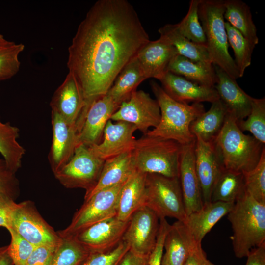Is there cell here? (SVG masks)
Returning a JSON list of instances; mask_svg holds the SVG:
<instances>
[{"mask_svg":"<svg viewBox=\"0 0 265 265\" xmlns=\"http://www.w3.org/2000/svg\"><path fill=\"white\" fill-rule=\"evenodd\" d=\"M167 71L207 87H214L217 81L212 63L193 60L179 54L172 59Z\"/></svg>","mask_w":265,"mask_h":265,"instance_id":"cell-26","label":"cell"},{"mask_svg":"<svg viewBox=\"0 0 265 265\" xmlns=\"http://www.w3.org/2000/svg\"><path fill=\"white\" fill-rule=\"evenodd\" d=\"M195 168L204 205L211 202L213 187L224 167L213 142L196 138L194 147Z\"/></svg>","mask_w":265,"mask_h":265,"instance_id":"cell-18","label":"cell"},{"mask_svg":"<svg viewBox=\"0 0 265 265\" xmlns=\"http://www.w3.org/2000/svg\"><path fill=\"white\" fill-rule=\"evenodd\" d=\"M148 258L149 256H141L129 250L119 265H148Z\"/></svg>","mask_w":265,"mask_h":265,"instance_id":"cell-48","label":"cell"},{"mask_svg":"<svg viewBox=\"0 0 265 265\" xmlns=\"http://www.w3.org/2000/svg\"><path fill=\"white\" fill-rule=\"evenodd\" d=\"M86 99L79 83L70 73L56 89L50 103L52 112L79 128Z\"/></svg>","mask_w":265,"mask_h":265,"instance_id":"cell-16","label":"cell"},{"mask_svg":"<svg viewBox=\"0 0 265 265\" xmlns=\"http://www.w3.org/2000/svg\"><path fill=\"white\" fill-rule=\"evenodd\" d=\"M147 174L135 170L128 178L121 190L116 217L127 221L131 215L144 206Z\"/></svg>","mask_w":265,"mask_h":265,"instance_id":"cell-25","label":"cell"},{"mask_svg":"<svg viewBox=\"0 0 265 265\" xmlns=\"http://www.w3.org/2000/svg\"><path fill=\"white\" fill-rule=\"evenodd\" d=\"M150 40L126 0H99L79 25L68 48L69 72L86 101L107 93L124 67Z\"/></svg>","mask_w":265,"mask_h":265,"instance_id":"cell-1","label":"cell"},{"mask_svg":"<svg viewBox=\"0 0 265 265\" xmlns=\"http://www.w3.org/2000/svg\"><path fill=\"white\" fill-rule=\"evenodd\" d=\"M119 106L107 94L86 101L85 115L78 133V145L90 147L99 144L107 121Z\"/></svg>","mask_w":265,"mask_h":265,"instance_id":"cell-14","label":"cell"},{"mask_svg":"<svg viewBox=\"0 0 265 265\" xmlns=\"http://www.w3.org/2000/svg\"><path fill=\"white\" fill-rule=\"evenodd\" d=\"M159 80L164 91L179 102L212 103L219 99L214 87L199 85L169 72L164 74Z\"/></svg>","mask_w":265,"mask_h":265,"instance_id":"cell-21","label":"cell"},{"mask_svg":"<svg viewBox=\"0 0 265 265\" xmlns=\"http://www.w3.org/2000/svg\"><path fill=\"white\" fill-rule=\"evenodd\" d=\"M135 170L132 151L105 160L97 183L91 190L85 192L84 200L102 189L124 182Z\"/></svg>","mask_w":265,"mask_h":265,"instance_id":"cell-24","label":"cell"},{"mask_svg":"<svg viewBox=\"0 0 265 265\" xmlns=\"http://www.w3.org/2000/svg\"><path fill=\"white\" fill-rule=\"evenodd\" d=\"M243 175L245 191L256 201L265 205V150L256 167Z\"/></svg>","mask_w":265,"mask_h":265,"instance_id":"cell-39","label":"cell"},{"mask_svg":"<svg viewBox=\"0 0 265 265\" xmlns=\"http://www.w3.org/2000/svg\"><path fill=\"white\" fill-rule=\"evenodd\" d=\"M0 265H13L8 251V245L0 247Z\"/></svg>","mask_w":265,"mask_h":265,"instance_id":"cell-49","label":"cell"},{"mask_svg":"<svg viewBox=\"0 0 265 265\" xmlns=\"http://www.w3.org/2000/svg\"><path fill=\"white\" fill-rule=\"evenodd\" d=\"M60 238L54 253L52 265H81L89 252L74 236Z\"/></svg>","mask_w":265,"mask_h":265,"instance_id":"cell-34","label":"cell"},{"mask_svg":"<svg viewBox=\"0 0 265 265\" xmlns=\"http://www.w3.org/2000/svg\"><path fill=\"white\" fill-rule=\"evenodd\" d=\"M227 114L226 108L219 99L212 103L208 111L192 121L190 131L195 138L206 142H212L222 129Z\"/></svg>","mask_w":265,"mask_h":265,"instance_id":"cell-28","label":"cell"},{"mask_svg":"<svg viewBox=\"0 0 265 265\" xmlns=\"http://www.w3.org/2000/svg\"><path fill=\"white\" fill-rule=\"evenodd\" d=\"M137 130L131 123L109 120L104 129L101 142L89 147L98 158L105 161L124 153L132 151L136 139L133 134Z\"/></svg>","mask_w":265,"mask_h":265,"instance_id":"cell-17","label":"cell"},{"mask_svg":"<svg viewBox=\"0 0 265 265\" xmlns=\"http://www.w3.org/2000/svg\"><path fill=\"white\" fill-rule=\"evenodd\" d=\"M150 85L159 105L161 116L157 126L144 134L172 140L182 146L194 142L196 138L189 127L192 121L205 112L204 105L178 102L155 81H151Z\"/></svg>","mask_w":265,"mask_h":265,"instance_id":"cell-2","label":"cell"},{"mask_svg":"<svg viewBox=\"0 0 265 265\" xmlns=\"http://www.w3.org/2000/svg\"><path fill=\"white\" fill-rule=\"evenodd\" d=\"M209 262L201 245H197L190 249L183 265H209Z\"/></svg>","mask_w":265,"mask_h":265,"instance_id":"cell-46","label":"cell"},{"mask_svg":"<svg viewBox=\"0 0 265 265\" xmlns=\"http://www.w3.org/2000/svg\"><path fill=\"white\" fill-rule=\"evenodd\" d=\"M10 229L35 246L56 248L61 239L57 232L46 222L29 200L17 203Z\"/></svg>","mask_w":265,"mask_h":265,"instance_id":"cell-10","label":"cell"},{"mask_svg":"<svg viewBox=\"0 0 265 265\" xmlns=\"http://www.w3.org/2000/svg\"><path fill=\"white\" fill-rule=\"evenodd\" d=\"M199 1L200 0H191L186 15L175 25L178 31L188 39L206 46V37L198 15Z\"/></svg>","mask_w":265,"mask_h":265,"instance_id":"cell-37","label":"cell"},{"mask_svg":"<svg viewBox=\"0 0 265 265\" xmlns=\"http://www.w3.org/2000/svg\"><path fill=\"white\" fill-rule=\"evenodd\" d=\"M235 203L212 202L186 216L183 224L188 234L198 244L205 235L232 209Z\"/></svg>","mask_w":265,"mask_h":265,"instance_id":"cell-23","label":"cell"},{"mask_svg":"<svg viewBox=\"0 0 265 265\" xmlns=\"http://www.w3.org/2000/svg\"><path fill=\"white\" fill-rule=\"evenodd\" d=\"M8 231L11 236L8 251L13 265H26L35 246L21 237L14 230L9 229Z\"/></svg>","mask_w":265,"mask_h":265,"instance_id":"cell-41","label":"cell"},{"mask_svg":"<svg viewBox=\"0 0 265 265\" xmlns=\"http://www.w3.org/2000/svg\"><path fill=\"white\" fill-rule=\"evenodd\" d=\"M7 41V40H6L4 38L3 36L0 34V43L5 42H6Z\"/></svg>","mask_w":265,"mask_h":265,"instance_id":"cell-50","label":"cell"},{"mask_svg":"<svg viewBox=\"0 0 265 265\" xmlns=\"http://www.w3.org/2000/svg\"><path fill=\"white\" fill-rule=\"evenodd\" d=\"M15 174L8 167L4 159L0 158V193L14 200L20 192L19 183Z\"/></svg>","mask_w":265,"mask_h":265,"instance_id":"cell-42","label":"cell"},{"mask_svg":"<svg viewBox=\"0 0 265 265\" xmlns=\"http://www.w3.org/2000/svg\"><path fill=\"white\" fill-rule=\"evenodd\" d=\"M146 79L144 72L135 57L122 70L106 94L120 106Z\"/></svg>","mask_w":265,"mask_h":265,"instance_id":"cell-29","label":"cell"},{"mask_svg":"<svg viewBox=\"0 0 265 265\" xmlns=\"http://www.w3.org/2000/svg\"><path fill=\"white\" fill-rule=\"evenodd\" d=\"M246 120L237 122L240 130L249 132L262 143H265V98H253L250 112Z\"/></svg>","mask_w":265,"mask_h":265,"instance_id":"cell-36","label":"cell"},{"mask_svg":"<svg viewBox=\"0 0 265 265\" xmlns=\"http://www.w3.org/2000/svg\"><path fill=\"white\" fill-rule=\"evenodd\" d=\"M209 265H215L210 261Z\"/></svg>","mask_w":265,"mask_h":265,"instance_id":"cell-51","label":"cell"},{"mask_svg":"<svg viewBox=\"0 0 265 265\" xmlns=\"http://www.w3.org/2000/svg\"><path fill=\"white\" fill-rule=\"evenodd\" d=\"M159 226L157 214L148 207L142 206L130 217L122 240L130 251L149 256L156 245Z\"/></svg>","mask_w":265,"mask_h":265,"instance_id":"cell-11","label":"cell"},{"mask_svg":"<svg viewBox=\"0 0 265 265\" xmlns=\"http://www.w3.org/2000/svg\"><path fill=\"white\" fill-rule=\"evenodd\" d=\"M197 245L186 230L182 221L170 225L166 234L161 263L165 265H183L189 251Z\"/></svg>","mask_w":265,"mask_h":265,"instance_id":"cell-27","label":"cell"},{"mask_svg":"<svg viewBox=\"0 0 265 265\" xmlns=\"http://www.w3.org/2000/svg\"><path fill=\"white\" fill-rule=\"evenodd\" d=\"M19 129L0 117V154L8 167L14 173L21 168L25 148L18 142Z\"/></svg>","mask_w":265,"mask_h":265,"instance_id":"cell-32","label":"cell"},{"mask_svg":"<svg viewBox=\"0 0 265 265\" xmlns=\"http://www.w3.org/2000/svg\"><path fill=\"white\" fill-rule=\"evenodd\" d=\"M224 18L254 48L259 43L250 7L241 0H224Z\"/></svg>","mask_w":265,"mask_h":265,"instance_id":"cell-30","label":"cell"},{"mask_svg":"<svg viewBox=\"0 0 265 265\" xmlns=\"http://www.w3.org/2000/svg\"><path fill=\"white\" fill-rule=\"evenodd\" d=\"M161 265H165L161 263Z\"/></svg>","mask_w":265,"mask_h":265,"instance_id":"cell-52","label":"cell"},{"mask_svg":"<svg viewBox=\"0 0 265 265\" xmlns=\"http://www.w3.org/2000/svg\"><path fill=\"white\" fill-rule=\"evenodd\" d=\"M17 204L13 198L0 193V227L7 230L11 228L12 216Z\"/></svg>","mask_w":265,"mask_h":265,"instance_id":"cell-44","label":"cell"},{"mask_svg":"<svg viewBox=\"0 0 265 265\" xmlns=\"http://www.w3.org/2000/svg\"><path fill=\"white\" fill-rule=\"evenodd\" d=\"M129 250L128 244L122 240L110 250L90 252L81 265H119Z\"/></svg>","mask_w":265,"mask_h":265,"instance_id":"cell-40","label":"cell"},{"mask_svg":"<svg viewBox=\"0 0 265 265\" xmlns=\"http://www.w3.org/2000/svg\"><path fill=\"white\" fill-rule=\"evenodd\" d=\"M177 54L172 45L159 37L157 40L148 42L140 49L136 57L146 78L159 80L168 72L170 62Z\"/></svg>","mask_w":265,"mask_h":265,"instance_id":"cell-22","label":"cell"},{"mask_svg":"<svg viewBox=\"0 0 265 265\" xmlns=\"http://www.w3.org/2000/svg\"><path fill=\"white\" fill-rule=\"evenodd\" d=\"M22 43L7 41L0 43V81L9 79L19 70V56L24 50Z\"/></svg>","mask_w":265,"mask_h":265,"instance_id":"cell-38","label":"cell"},{"mask_svg":"<svg viewBox=\"0 0 265 265\" xmlns=\"http://www.w3.org/2000/svg\"><path fill=\"white\" fill-rule=\"evenodd\" d=\"M160 116L157 101L143 90H136L120 104L110 119L133 124L144 134L149 128L157 126Z\"/></svg>","mask_w":265,"mask_h":265,"instance_id":"cell-12","label":"cell"},{"mask_svg":"<svg viewBox=\"0 0 265 265\" xmlns=\"http://www.w3.org/2000/svg\"><path fill=\"white\" fill-rule=\"evenodd\" d=\"M55 248L43 245L35 246L26 265H52Z\"/></svg>","mask_w":265,"mask_h":265,"instance_id":"cell-45","label":"cell"},{"mask_svg":"<svg viewBox=\"0 0 265 265\" xmlns=\"http://www.w3.org/2000/svg\"><path fill=\"white\" fill-rule=\"evenodd\" d=\"M52 139L48 158L54 175L72 157L78 145L79 129L57 114L51 112Z\"/></svg>","mask_w":265,"mask_h":265,"instance_id":"cell-15","label":"cell"},{"mask_svg":"<svg viewBox=\"0 0 265 265\" xmlns=\"http://www.w3.org/2000/svg\"><path fill=\"white\" fill-rule=\"evenodd\" d=\"M182 145L170 139L146 134L136 140L132 151L137 171L179 177Z\"/></svg>","mask_w":265,"mask_h":265,"instance_id":"cell-6","label":"cell"},{"mask_svg":"<svg viewBox=\"0 0 265 265\" xmlns=\"http://www.w3.org/2000/svg\"><path fill=\"white\" fill-rule=\"evenodd\" d=\"M217 81L214 86L219 99L225 105L227 113L237 122L244 120L249 114L253 97L238 85L236 80L214 65Z\"/></svg>","mask_w":265,"mask_h":265,"instance_id":"cell-20","label":"cell"},{"mask_svg":"<svg viewBox=\"0 0 265 265\" xmlns=\"http://www.w3.org/2000/svg\"><path fill=\"white\" fill-rule=\"evenodd\" d=\"M195 142L182 146L180 159L179 178L186 216L204 205L195 168Z\"/></svg>","mask_w":265,"mask_h":265,"instance_id":"cell-19","label":"cell"},{"mask_svg":"<svg viewBox=\"0 0 265 265\" xmlns=\"http://www.w3.org/2000/svg\"><path fill=\"white\" fill-rule=\"evenodd\" d=\"M224 10V0H200L199 18L204 32L206 46L212 62L236 80L240 76L228 50Z\"/></svg>","mask_w":265,"mask_h":265,"instance_id":"cell-5","label":"cell"},{"mask_svg":"<svg viewBox=\"0 0 265 265\" xmlns=\"http://www.w3.org/2000/svg\"><path fill=\"white\" fill-rule=\"evenodd\" d=\"M128 221L120 220L115 216L90 225L72 236L89 253L107 251L122 240Z\"/></svg>","mask_w":265,"mask_h":265,"instance_id":"cell-13","label":"cell"},{"mask_svg":"<svg viewBox=\"0 0 265 265\" xmlns=\"http://www.w3.org/2000/svg\"><path fill=\"white\" fill-rule=\"evenodd\" d=\"M105 161L89 147L78 145L70 160L54 175L67 188H82L87 192L97 183Z\"/></svg>","mask_w":265,"mask_h":265,"instance_id":"cell-9","label":"cell"},{"mask_svg":"<svg viewBox=\"0 0 265 265\" xmlns=\"http://www.w3.org/2000/svg\"><path fill=\"white\" fill-rule=\"evenodd\" d=\"M144 205L159 219L173 217L183 221L186 217L179 177L147 174Z\"/></svg>","mask_w":265,"mask_h":265,"instance_id":"cell-7","label":"cell"},{"mask_svg":"<svg viewBox=\"0 0 265 265\" xmlns=\"http://www.w3.org/2000/svg\"><path fill=\"white\" fill-rule=\"evenodd\" d=\"M158 31L160 37L172 45L178 54L193 60L212 63L206 47L196 44L183 36L178 31L175 24H166Z\"/></svg>","mask_w":265,"mask_h":265,"instance_id":"cell-31","label":"cell"},{"mask_svg":"<svg viewBox=\"0 0 265 265\" xmlns=\"http://www.w3.org/2000/svg\"><path fill=\"white\" fill-rule=\"evenodd\" d=\"M227 215L233 232L230 238L237 257H247L253 248L265 244V205L245 191Z\"/></svg>","mask_w":265,"mask_h":265,"instance_id":"cell-4","label":"cell"},{"mask_svg":"<svg viewBox=\"0 0 265 265\" xmlns=\"http://www.w3.org/2000/svg\"><path fill=\"white\" fill-rule=\"evenodd\" d=\"M126 181L102 189L84 200L69 226L57 232L59 236L63 237L74 235L90 225L116 216L120 193Z\"/></svg>","mask_w":265,"mask_h":265,"instance_id":"cell-8","label":"cell"},{"mask_svg":"<svg viewBox=\"0 0 265 265\" xmlns=\"http://www.w3.org/2000/svg\"><path fill=\"white\" fill-rule=\"evenodd\" d=\"M247 257L245 265H265V244L253 248Z\"/></svg>","mask_w":265,"mask_h":265,"instance_id":"cell-47","label":"cell"},{"mask_svg":"<svg viewBox=\"0 0 265 265\" xmlns=\"http://www.w3.org/2000/svg\"><path fill=\"white\" fill-rule=\"evenodd\" d=\"M170 226L166 218L159 219V226L156 243L149 256L148 265H161L164 240Z\"/></svg>","mask_w":265,"mask_h":265,"instance_id":"cell-43","label":"cell"},{"mask_svg":"<svg viewBox=\"0 0 265 265\" xmlns=\"http://www.w3.org/2000/svg\"><path fill=\"white\" fill-rule=\"evenodd\" d=\"M229 45L234 51V61L238 71L240 78L244 75L246 69L251 63L254 49L249 41L228 22H225Z\"/></svg>","mask_w":265,"mask_h":265,"instance_id":"cell-35","label":"cell"},{"mask_svg":"<svg viewBox=\"0 0 265 265\" xmlns=\"http://www.w3.org/2000/svg\"><path fill=\"white\" fill-rule=\"evenodd\" d=\"M212 142L224 168L243 174L256 167L265 150V144L244 134L236 119L228 113Z\"/></svg>","mask_w":265,"mask_h":265,"instance_id":"cell-3","label":"cell"},{"mask_svg":"<svg viewBox=\"0 0 265 265\" xmlns=\"http://www.w3.org/2000/svg\"><path fill=\"white\" fill-rule=\"evenodd\" d=\"M245 191L243 174L223 169L213 187L211 202L235 203Z\"/></svg>","mask_w":265,"mask_h":265,"instance_id":"cell-33","label":"cell"}]
</instances>
